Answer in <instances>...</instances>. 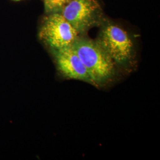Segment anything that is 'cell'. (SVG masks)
I'll list each match as a JSON object with an SVG mask.
<instances>
[{
	"mask_svg": "<svg viewBox=\"0 0 160 160\" xmlns=\"http://www.w3.org/2000/svg\"><path fill=\"white\" fill-rule=\"evenodd\" d=\"M58 74L69 80H80L94 86L84 65L72 46L58 49H50Z\"/></svg>",
	"mask_w": 160,
	"mask_h": 160,
	"instance_id": "5",
	"label": "cell"
},
{
	"mask_svg": "<svg viewBox=\"0 0 160 160\" xmlns=\"http://www.w3.org/2000/svg\"><path fill=\"white\" fill-rule=\"evenodd\" d=\"M69 0H43L45 12L48 13L60 12Z\"/></svg>",
	"mask_w": 160,
	"mask_h": 160,
	"instance_id": "6",
	"label": "cell"
},
{
	"mask_svg": "<svg viewBox=\"0 0 160 160\" xmlns=\"http://www.w3.org/2000/svg\"><path fill=\"white\" fill-rule=\"evenodd\" d=\"M88 71L95 87L111 82L117 74V65L97 40L79 36L72 45Z\"/></svg>",
	"mask_w": 160,
	"mask_h": 160,
	"instance_id": "1",
	"label": "cell"
},
{
	"mask_svg": "<svg viewBox=\"0 0 160 160\" xmlns=\"http://www.w3.org/2000/svg\"><path fill=\"white\" fill-rule=\"evenodd\" d=\"M12 1H22V0H12Z\"/></svg>",
	"mask_w": 160,
	"mask_h": 160,
	"instance_id": "7",
	"label": "cell"
},
{
	"mask_svg": "<svg viewBox=\"0 0 160 160\" xmlns=\"http://www.w3.org/2000/svg\"><path fill=\"white\" fill-rule=\"evenodd\" d=\"M96 40L118 67L128 71L133 68V44L125 30L114 24H105Z\"/></svg>",
	"mask_w": 160,
	"mask_h": 160,
	"instance_id": "2",
	"label": "cell"
},
{
	"mask_svg": "<svg viewBox=\"0 0 160 160\" xmlns=\"http://www.w3.org/2000/svg\"><path fill=\"white\" fill-rule=\"evenodd\" d=\"M101 12L97 0H69L60 12L81 34L99 23Z\"/></svg>",
	"mask_w": 160,
	"mask_h": 160,
	"instance_id": "4",
	"label": "cell"
},
{
	"mask_svg": "<svg viewBox=\"0 0 160 160\" xmlns=\"http://www.w3.org/2000/svg\"><path fill=\"white\" fill-rule=\"evenodd\" d=\"M80 36L79 33L61 12L49 14L45 17L39 30V38L50 49L71 46Z\"/></svg>",
	"mask_w": 160,
	"mask_h": 160,
	"instance_id": "3",
	"label": "cell"
}]
</instances>
